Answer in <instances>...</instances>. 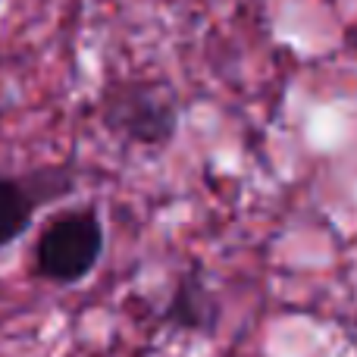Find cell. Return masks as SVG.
I'll use <instances>...</instances> for the list:
<instances>
[{
    "mask_svg": "<svg viewBox=\"0 0 357 357\" xmlns=\"http://www.w3.org/2000/svg\"><path fill=\"white\" fill-rule=\"evenodd\" d=\"M167 320L182 329H210L216 323V301L197 276H182L176 282Z\"/></svg>",
    "mask_w": 357,
    "mask_h": 357,
    "instance_id": "277c9868",
    "label": "cell"
},
{
    "mask_svg": "<svg viewBox=\"0 0 357 357\" xmlns=\"http://www.w3.org/2000/svg\"><path fill=\"white\" fill-rule=\"evenodd\" d=\"M69 178H63L56 169L41 176H0V248L13 245L25 229L31 226L38 207L50 197L69 191Z\"/></svg>",
    "mask_w": 357,
    "mask_h": 357,
    "instance_id": "3957f363",
    "label": "cell"
},
{
    "mask_svg": "<svg viewBox=\"0 0 357 357\" xmlns=\"http://www.w3.org/2000/svg\"><path fill=\"white\" fill-rule=\"evenodd\" d=\"M104 222L94 210H66L35 241V273L54 285H79L104 257Z\"/></svg>",
    "mask_w": 357,
    "mask_h": 357,
    "instance_id": "6da1fadb",
    "label": "cell"
},
{
    "mask_svg": "<svg viewBox=\"0 0 357 357\" xmlns=\"http://www.w3.org/2000/svg\"><path fill=\"white\" fill-rule=\"evenodd\" d=\"M107 129L126 135L144 148H160L173 142L178 129V107L154 82H123L104 98Z\"/></svg>",
    "mask_w": 357,
    "mask_h": 357,
    "instance_id": "7a4b0ae2",
    "label": "cell"
}]
</instances>
